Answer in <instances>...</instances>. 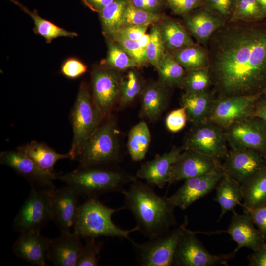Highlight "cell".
<instances>
[{"mask_svg":"<svg viewBox=\"0 0 266 266\" xmlns=\"http://www.w3.org/2000/svg\"><path fill=\"white\" fill-rule=\"evenodd\" d=\"M111 37L114 42L136 62L138 66H143L148 62L146 50L141 46L137 41L130 40L117 34H113Z\"/></svg>","mask_w":266,"mask_h":266,"instance_id":"cell-41","label":"cell"},{"mask_svg":"<svg viewBox=\"0 0 266 266\" xmlns=\"http://www.w3.org/2000/svg\"><path fill=\"white\" fill-rule=\"evenodd\" d=\"M208 68L224 96L266 88V21H226L209 39Z\"/></svg>","mask_w":266,"mask_h":266,"instance_id":"cell-1","label":"cell"},{"mask_svg":"<svg viewBox=\"0 0 266 266\" xmlns=\"http://www.w3.org/2000/svg\"><path fill=\"white\" fill-rule=\"evenodd\" d=\"M148 27V26H124L119 28L112 34H117L130 40L138 41L146 34Z\"/></svg>","mask_w":266,"mask_h":266,"instance_id":"cell-48","label":"cell"},{"mask_svg":"<svg viewBox=\"0 0 266 266\" xmlns=\"http://www.w3.org/2000/svg\"><path fill=\"white\" fill-rule=\"evenodd\" d=\"M131 3L137 8L156 12L162 6L161 0H129Z\"/></svg>","mask_w":266,"mask_h":266,"instance_id":"cell-50","label":"cell"},{"mask_svg":"<svg viewBox=\"0 0 266 266\" xmlns=\"http://www.w3.org/2000/svg\"><path fill=\"white\" fill-rule=\"evenodd\" d=\"M106 117L81 147L74 159L81 166L108 165L120 156L119 132L113 118Z\"/></svg>","mask_w":266,"mask_h":266,"instance_id":"cell-5","label":"cell"},{"mask_svg":"<svg viewBox=\"0 0 266 266\" xmlns=\"http://www.w3.org/2000/svg\"><path fill=\"white\" fill-rule=\"evenodd\" d=\"M152 26L149 33L150 40L146 49V54L148 62L155 67L166 53L159 25L156 24Z\"/></svg>","mask_w":266,"mask_h":266,"instance_id":"cell-40","label":"cell"},{"mask_svg":"<svg viewBox=\"0 0 266 266\" xmlns=\"http://www.w3.org/2000/svg\"><path fill=\"white\" fill-rule=\"evenodd\" d=\"M221 165L224 172L241 184L249 179L266 164L261 152L251 149H233Z\"/></svg>","mask_w":266,"mask_h":266,"instance_id":"cell-17","label":"cell"},{"mask_svg":"<svg viewBox=\"0 0 266 266\" xmlns=\"http://www.w3.org/2000/svg\"><path fill=\"white\" fill-rule=\"evenodd\" d=\"M10 0L32 18L34 23V33L43 37L47 43H50L53 39L60 37L74 38L78 36L76 32L66 30L41 17L36 10L31 11L17 0Z\"/></svg>","mask_w":266,"mask_h":266,"instance_id":"cell-30","label":"cell"},{"mask_svg":"<svg viewBox=\"0 0 266 266\" xmlns=\"http://www.w3.org/2000/svg\"><path fill=\"white\" fill-rule=\"evenodd\" d=\"M266 14V0H257Z\"/></svg>","mask_w":266,"mask_h":266,"instance_id":"cell-54","label":"cell"},{"mask_svg":"<svg viewBox=\"0 0 266 266\" xmlns=\"http://www.w3.org/2000/svg\"><path fill=\"white\" fill-rule=\"evenodd\" d=\"M122 194L124 208L132 213L139 231L148 239L162 234L176 225L175 207L168 197L158 195L150 184L135 178Z\"/></svg>","mask_w":266,"mask_h":266,"instance_id":"cell-2","label":"cell"},{"mask_svg":"<svg viewBox=\"0 0 266 266\" xmlns=\"http://www.w3.org/2000/svg\"><path fill=\"white\" fill-rule=\"evenodd\" d=\"M82 2L84 3V5L85 6H86L87 4H86V0H82Z\"/></svg>","mask_w":266,"mask_h":266,"instance_id":"cell-56","label":"cell"},{"mask_svg":"<svg viewBox=\"0 0 266 266\" xmlns=\"http://www.w3.org/2000/svg\"><path fill=\"white\" fill-rule=\"evenodd\" d=\"M225 133L233 149H251L266 154V124L249 117L233 124Z\"/></svg>","mask_w":266,"mask_h":266,"instance_id":"cell-12","label":"cell"},{"mask_svg":"<svg viewBox=\"0 0 266 266\" xmlns=\"http://www.w3.org/2000/svg\"><path fill=\"white\" fill-rule=\"evenodd\" d=\"M221 167L216 159L197 151L185 150L172 166L169 184L209 174Z\"/></svg>","mask_w":266,"mask_h":266,"instance_id":"cell-16","label":"cell"},{"mask_svg":"<svg viewBox=\"0 0 266 266\" xmlns=\"http://www.w3.org/2000/svg\"><path fill=\"white\" fill-rule=\"evenodd\" d=\"M183 150V148H174L168 152L156 155L153 159L141 166L137 177L150 185L162 188L169 183L172 166Z\"/></svg>","mask_w":266,"mask_h":266,"instance_id":"cell-19","label":"cell"},{"mask_svg":"<svg viewBox=\"0 0 266 266\" xmlns=\"http://www.w3.org/2000/svg\"><path fill=\"white\" fill-rule=\"evenodd\" d=\"M228 233L238 245L234 251L235 252L242 247L255 251L266 244V240L258 229L255 228L247 212L239 214L235 210L233 212L231 221L228 227Z\"/></svg>","mask_w":266,"mask_h":266,"instance_id":"cell-22","label":"cell"},{"mask_svg":"<svg viewBox=\"0 0 266 266\" xmlns=\"http://www.w3.org/2000/svg\"><path fill=\"white\" fill-rule=\"evenodd\" d=\"M262 95L224 96L214 101L209 118L221 127L228 128L237 121L253 116Z\"/></svg>","mask_w":266,"mask_h":266,"instance_id":"cell-10","label":"cell"},{"mask_svg":"<svg viewBox=\"0 0 266 266\" xmlns=\"http://www.w3.org/2000/svg\"><path fill=\"white\" fill-rule=\"evenodd\" d=\"M0 163L8 166L39 189L48 191L55 186L53 184L58 178L55 172L49 173L42 169L32 159L18 151H4L0 154Z\"/></svg>","mask_w":266,"mask_h":266,"instance_id":"cell-14","label":"cell"},{"mask_svg":"<svg viewBox=\"0 0 266 266\" xmlns=\"http://www.w3.org/2000/svg\"><path fill=\"white\" fill-rule=\"evenodd\" d=\"M163 19L162 15L160 13L137 8L131 3L129 0L124 13L123 26H148L157 24Z\"/></svg>","mask_w":266,"mask_h":266,"instance_id":"cell-37","label":"cell"},{"mask_svg":"<svg viewBox=\"0 0 266 266\" xmlns=\"http://www.w3.org/2000/svg\"><path fill=\"white\" fill-rule=\"evenodd\" d=\"M73 139L69 151L71 159L104 119L93 102L87 84L82 82L70 115Z\"/></svg>","mask_w":266,"mask_h":266,"instance_id":"cell-6","label":"cell"},{"mask_svg":"<svg viewBox=\"0 0 266 266\" xmlns=\"http://www.w3.org/2000/svg\"><path fill=\"white\" fill-rule=\"evenodd\" d=\"M128 3L129 0H115L99 13L105 35L111 36L123 26L124 13Z\"/></svg>","mask_w":266,"mask_h":266,"instance_id":"cell-33","label":"cell"},{"mask_svg":"<svg viewBox=\"0 0 266 266\" xmlns=\"http://www.w3.org/2000/svg\"><path fill=\"white\" fill-rule=\"evenodd\" d=\"M92 98L105 119L119 102L121 78L108 68H98L92 73Z\"/></svg>","mask_w":266,"mask_h":266,"instance_id":"cell-13","label":"cell"},{"mask_svg":"<svg viewBox=\"0 0 266 266\" xmlns=\"http://www.w3.org/2000/svg\"><path fill=\"white\" fill-rule=\"evenodd\" d=\"M50 241L39 231L21 232L13 245L12 250L18 258L29 263L45 266Z\"/></svg>","mask_w":266,"mask_h":266,"instance_id":"cell-20","label":"cell"},{"mask_svg":"<svg viewBox=\"0 0 266 266\" xmlns=\"http://www.w3.org/2000/svg\"><path fill=\"white\" fill-rule=\"evenodd\" d=\"M51 220L49 191L32 186L13 221V229L20 233L39 231Z\"/></svg>","mask_w":266,"mask_h":266,"instance_id":"cell-8","label":"cell"},{"mask_svg":"<svg viewBox=\"0 0 266 266\" xmlns=\"http://www.w3.org/2000/svg\"><path fill=\"white\" fill-rule=\"evenodd\" d=\"M17 150L27 155L42 169L49 173H54V166L59 160L71 159L69 152L58 153L46 144L35 140L21 146Z\"/></svg>","mask_w":266,"mask_h":266,"instance_id":"cell-26","label":"cell"},{"mask_svg":"<svg viewBox=\"0 0 266 266\" xmlns=\"http://www.w3.org/2000/svg\"><path fill=\"white\" fill-rule=\"evenodd\" d=\"M166 85L161 81L148 85L142 93L140 118L156 121L166 109L168 104Z\"/></svg>","mask_w":266,"mask_h":266,"instance_id":"cell-24","label":"cell"},{"mask_svg":"<svg viewBox=\"0 0 266 266\" xmlns=\"http://www.w3.org/2000/svg\"><path fill=\"white\" fill-rule=\"evenodd\" d=\"M211 81L208 67L187 71L184 78L182 87L185 92L205 90Z\"/></svg>","mask_w":266,"mask_h":266,"instance_id":"cell-39","label":"cell"},{"mask_svg":"<svg viewBox=\"0 0 266 266\" xmlns=\"http://www.w3.org/2000/svg\"><path fill=\"white\" fill-rule=\"evenodd\" d=\"M168 2L173 13L186 15L203 6L204 0H172Z\"/></svg>","mask_w":266,"mask_h":266,"instance_id":"cell-46","label":"cell"},{"mask_svg":"<svg viewBox=\"0 0 266 266\" xmlns=\"http://www.w3.org/2000/svg\"><path fill=\"white\" fill-rule=\"evenodd\" d=\"M155 68L164 84L182 86L187 71L174 59L172 54L165 53Z\"/></svg>","mask_w":266,"mask_h":266,"instance_id":"cell-34","label":"cell"},{"mask_svg":"<svg viewBox=\"0 0 266 266\" xmlns=\"http://www.w3.org/2000/svg\"><path fill=\"white\" fill-rule=\"evenodd\" d=\"M187 229L177 247L173 261L175 266H228V261L234 257L235 251L229 254L213 255L204 247L196 235Z\"/></svg>","mask_w":266,"mask_h":266,"instance_id":"cell-9","label":"cell"},{"mask_svg":"<svg viewBox=\"0 0 266 266\" xmlns=\"http://www.w3.org/2000/svg\"><path fill=\"white\" fill-rule=\"evenodd\" d=\"M81 237L71 232H62L50 239L47 259L55 266H76L83 246Z\"/></svg>","mask_w":266,"mask_h":266,"instance_id":"cell-21","label":"cell"},{"mask_svg":"<svg viewBox=\"0 0 266 266\" xmlns=\"http://www.w3.org/2000/svg\"><path fill=\"white\" fill-rule=\"evenodd\" d=\"M244 209L266 205V164L255 175L241 184Z\"/></svg>","mask_w":266,"mask_h":266,"instance_id":"cell-28","label":"cell"},{"mask_svg":"<svg viewBox=\"0 0 266 266\" xmlns=\"http://www.w3.org/2000/svg\"><path fill=\"white\" fill-rule=\"evenodd\" d=\"M178 227L142 243L131 241L141 266H173L175 252L181 238L187 229L188 219Z\"/></svg>","mask_w":266,"mask_h":266,"instance_id":"cell-7","label":"cell"},{"mask_svg":"<svg viewBox=\"0 0 266 266\" xmlns=\"http://www.w3.org/2000/svg\"><path fill=\"white\" fill-rule=\"evenodd\" d=\"M215 189V200L221 207L220 219L227 212H233L237 205H241L242 187L240 183L224 173Z\"/></svg>","mask_w":266,"mask_h":266,"instance_id":"cell-27","label":"cell"},{"mask_svg":"<svg viewBox=\"0 0 266 266\" xmlns=\"http://www.w3.org/2000/svg\"><path fill=\"white\" fill-rule=\"evenodd\" d=\"M174 59L187 71L208 67V52L206 48L195 44L173 51Z\"/></svg>","mask_w":266,"mask_h":266,"instance_id":"cell-32","label":"cell"},{"mask_svg":"<svg viewBox=\"0 0 266 266\" xmlns=\"http://www.w3.org/2000/svg\"><path fill=\"white\" fill-rule=\"evenodd\" d=\"M150 40L149 34H145L139 40L137 41L145 50Z\"/></svg>","mask_w":266,"mask_h":266,"instance_id":"cell-53","label":"cell"},{"mask_svg":"<svg viewBox=\"0 0 266 266\" xmlns=\"http://www.w3.org/2000/svg\"><path fill=\"white\" fill-rule=\"evenodd\" d=\"M124 207L114 209L102 204L97 198H88L80 205L73 233L81 238L100 236L126 238L131 241L130 234L139 231L138 227L124 230L112 221V216Z\"/></svg>","mask_w":266,"mask_h":266,"instance_id":"cell-4","label":"cell"},{"mask_svg":"<svg viewBox=\"0 0 266 266\" xmlns=\"http://www.w3.org/2000/svg\"><path fill=\"white\" fill-rule=\"evenodd\" d=\"M162 21L159 29L165 48L173 52L196 44L179 22L169 18Z\"/></svg>","mask_w":266,"mask_h":266,"instance_id":"cell-29","label":"cell"},{"mask_svg":"<svg viewBox=\"0 0 266 266\" xmlns=\"http://www.w3.org/2000/svg\"><path fill=\"white\" fill-rule=\"evenodd\" d=\"M189 134L183 148L203 153L218 160L228 155L225 133L214 123H201Z\"/></svg>","mask_w":266,"mask_h":266,"instance_id":"cell-11","label":"cell"},{"mask_svg":"<svg viewBox=\"0 0 266 266\" xmlns=\"http://www.w3.org/2000/svg\"><path fill=\"white\" fill-rule=\"evenodd\" d=\"M235 0H204L203 7L221 15L227 21L232 14Z\"/></svg>","mask_w":266,"mask_h":266,"instance_id":"cell-44","label":"cell"},{"mask_svg":"<svg viewBox=\"0 0 266 266\" xmlns=\"http://www.w3.org/2000/svg\"><path fill=\"white\" fill-rule=\"evenodd\" d=\"M107 165L79 166L72 171L58 176L61 181L75 189L80 196L97 198L109 192L122 193L136 178Z\"/></svg>","mask_w":266,"mask_h":266,"instance_id":"cell-3","label":"cell"},{"mask_svg":"<svg viewBox=\"0 0 266 266\" xmlns=\"http://www.w3.org/2000/svg\"><path fill=\"white\" fill-rule=\"evenodd\" d=\"M186 15L184 22L187 31L205 48L211 35L226 22L221 15L204 7Z\"/></svg>","mask_w":266,"mask_h":266,"instance_id":"cell-23","label":"cell"},{"mask_svg":"<svg viewBox=\"0 0 266 266\" xmlns=\"http://www.w3.org/2000/svg\"><path fill=\"white\" fill-rule=\"evenodd\" d=\"M115 0H86V6L94 12L99 13Z\"/></svg>","mask_w":266,"mask_h":266,"instance_id":"cell-51","label":"cell"},{"mask_svg":"<svg viewBox=\"0 0 266 266\" xmlns=\"http://www.w3.org/2000/svg\"><path fill=\"white\" fill-rule=\"evenodd\" d=\"M259 101V100L256 105L253 116L260 119L266 124V101L264 100Z\"/></svg>","mask_w":266,"mask_h":266,"instance_id":"cell-52","label":"cell"},{"mask_svg":"<svg viewBox=\"0 0 266 266\" xmlns=\"http://www.w3.org/2000/svg\"><path fill=\"white\" fill-rule=\"evenodd\" d=\"M142 89L141 82L136 73L129 71L121 78L119 106L125 107L133 101L142 93Z\"/></svg>","mask_w":266,"mask_h":266,"instance_id":"cell-38","label":"cell"},{"mask_svg":"<svg viewBox=\"0 0 266 266\" xmlns=\"http://www.w3.org/2000/svg\"><path fill=\"white\" fill-rule=\"evenodd\" d=\"M188 120L185 108L182 107L171 111L166 119L167 129L172 133L181 130L186 125Z\"/></svg>","mask_w":266,"mask_h":266,"instance_id":"cell-45","label":"cell"},{"mask_svg":"<svg viewBox=\"0 0 266 266\" xmlns=\"http://www.w3.org/2000/svg\"><path fill=\"white\" fill-rule=\"evenodd\" d=\"M266 18V14L257 0H235L232 14L227 21L257 22Z\"/></svg>","mask_w":266,"mask_h":266,"instance_id":"cell-35","label":"cell"},{"mask_svg":"<svg viewBox=\"0 0 266 266\" xmlns=\"http://www.w3.org/2000/svg\"><path fill=\"white\" fill-rule=\"evenodd\" d=\"M87 66L81 61L76 58L71 57L66 60L62 64L61 72L69 79H76L85 74Z\"/></svg>","mask_w":266,"mask_h":266,"instance_id":"cell-43","label":"cell"},{"mask_svg":"<svg viewBox=\"0 0 266 266\" xmlns=\"http://www.w3.org/2000/svg\"><path fill=\"white\" fill-rule=\"evenodd\" d=\"M248 213L255 225L266 241V205L253 209H244Z\"/></svg>","mask_w":266,"mask_h":266,"instance_id":"cell-47","label":"cell"},{"mask_svg":"<svg viewBox=\"0 0 266 266\" xmlns=\"http://www.w3.org/2000/svg\"><path fill=\"white\" fill-rule=\"evenodd\" d=\"M224 174L221 167L211 173L185 180L182 186L168 199L175 207L185 210L215 188Z\"/></svg>","mask_w":266,"mask_h":266,"instance_id":"cell-18","label":"cell"},{"mask_svg":"<svg viewBox=\"0 0 266 266\" xmlns=\"http://www.w3.org/2000/svg\"><path fill=\"white\" fill-rule=\"evenodd\" d=\"M214 101L206 90L185 92L181 98V104L186 112L188 120L195 124L205 122L209 117Z\"/></svg>","mask_w":266,"mask_h":266,"instance_id":"cell-25","label":"cell"},{"mask_svg":"<svg viewBox=\"0 0 266 266\" xmlns=\"http://www.w3.org/2000/svg\"><path fill=\"white\" fill-rule=\"evenodd\" d=\"M96 238H87L79 256L76 266H97L102 243Z\"/></svg>","mask_w":266,"mask_h":266,"instance_id":"cell-42","label":"cell"},{"mask_svg":"<svg viewBox=\"0 0 266 266\" xmlns=\"http://www.w3.org/2000/svg\"><path fill=\"white\" fill-rule=\"evenodd\" d=\"M102 64L107 68L118 70L138 67L136 62L114 41L109 43L107 55Z\"/></svg>","mask_w":266,"mask_h":266,"instance_id":"cell-36","label":"cell"},{"mask_svg":"<svg viewBox=\"0 0 266 266\" xmlns=\"http://www.w3.org/2000/svg\"><path fill=\"white\" fill-rule=\"evenodd\" d=\"M263 95H264V100L266 101V88L264 89L263 92Z\"/></svg>","mask_w":266,"mask_h":266,"instance_id":"cell-55","label":"cell"},{"mask_svg":"<svg viewBox=\"0 0 266 266\" xmlns=\"http://www.w3.org/2000/svg\"><path fill=\"white\" fill-rule=\"evenodd\" d=\"M151 141V134L146 123L141 121L133 126L128 135L127 150L132 160L138 162L146 156Z\"/></svg>","mask_w":266,"mask_h":266,"instance_id":"cell-31","label":"cell"},{"mask_svg":"<svg viewBox=\"0 0 266 266\" xmlns=\"http://www.w3.org/2000/svg\"><path fill=\"white\" fill-rule=\"evenodd\" d=\"M168 1H171V0H167Z\"/></svg>","mask_w":266,"mask_h":266,"instance_id":"cell-57","label":"cell"},{"mask_svg":"<svg viewBox=\"0 0 266 266\" xmlns=\"http://www.w3.org/2000/svg\"><path fill=\"white\" fill-rule=\"evenodd\" d=\"M249 266H266V244L248 256Z\"/></svg>","mask_w":266,"mask_h":266,"instance_id":"cell-49","label":"cell"},{"mask_svg":"<svg viewBox=\"0 0 266 266\" xmlns=\"http://www.w3.org/2000/svg\"><path fill=\"white\" fill-rule=\"evenodd\" d=\"M51 199V220L61 232H70L73 228L79 207L78 192L71 187L54 188L49 191Z\"/></svg>","mask_w":266,"mask_h":266,"instance_id":"cell-15","label":"cell"}]
</instances>
